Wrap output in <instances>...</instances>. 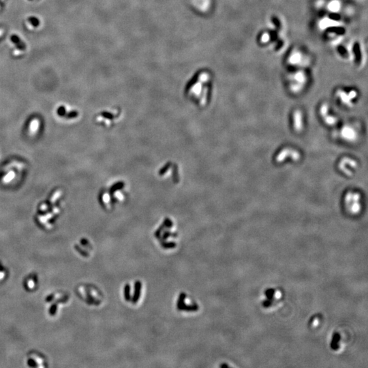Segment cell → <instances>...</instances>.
Segmentation results:
<instances>
[{
	"label": "cell",
	"mask_w": 368,
	"mask_h": 368,
	"mask_svg": "<svg viewBox=\"0 0 368 368\" xmlns=\"http://www.w3.org/2000/svg\"><path fill=\"white\" fill-rule=\"evenodd\" d=\"M213 87V76L207 70L198 71L187 81L184 95L199 109H204L211 101Z\"/></svg>",
	"instance_id": "6da1fadb"
},
{
	"label": "cell",
	"mask_w": 368,
	"mask_h": 368,
	"mask_svg": "<svg viewBox=\"0 0 368 368\" xmlns=\"http://www.w3.org/2000/svg\"><path fill=\"white\" fill-rule=\"evenodd\" d=\"M128 197V183L123 180H118L103 190L100 196L101 204L104 209H113L124 203Z\"/></svg>",
	"instance_id": "7a4b0ae2"
},
{
	"label": "cell",
	"mask_w": 368,
	"mask_h": 368,
	"mask_svg": "<svg viewBox=\"0 0 368 368\" xmlns=\"http://www.w3.org/2000/svg\"><path fill=\"white\" fill-rule=\"evenodd\" d=\"M310 79L308 68L290 69L285 76L286 85L291 93L299 95L308 87Z\"/></svg>",
	"instance_id": "3957f363"
},
{
	"label": "cell",
	"mask_w": 368,
	"mask_h": 368,
	"mask_svg": "<svg viewBox=\"0 0 368 368\" xmlns=\"http://www.w3.org/2000/svg\"><path fill=\"white\" fill-rule=\"evenodd\" d=\"M285 63L290 69L308 68L312 64V59L304 48L296 46L288 53Z\"/></svg>",
	"instance_id": "277c9868"
},
{
	"label": "cell",
	"mask_w": 368,
	"mask_h": 368,
	"mask_svg": "<svg viewBox=\"0 0 368 368\" xmlns=\"http://www.w3.org/2000/svg\"><path fill=\"white\" fill-rule=\"evenodd\" d=\"M334 97L338 103L345 108H352L357 103L359 91L354 88L340 87L334 93Z\"/></svg>",
	"instance_id": "5b68a950"
},
{
	"label": "cell",
	"mask_w": 368,
	"mask_h": 368,
	"mask_svg": "<svg viewBox=\"0 0 368 368\" xmlns=\"http://www.w3.org/2000/svg\"><path fill=\"white\" fill-rule=\"evenodd\" d=\"M344 206L345 209L350 214L357 215L361 212L362 204V195L359 192L350 190L344 196Z\"/></svg>",
	"instance_id": "8992f818"
},
{
	"label": "cell",
	"mask_w": 368,
	"mask_h": 368,
	"mask_svg": "<svg viewBox=\"0 0 368 368\" xmlns=\"http://www.w3.org/2000/svg\"><path fill=\"white\" fill-rule=\"evenodd\" d=\"M338 135L341 140L346 143H355L361 136V130L357 124L346 123L339 129Z\"/></svg>",
	"instance_id": "52a82bcc"
},
{
	"label": "cell",
	"mask_w": 368,
	"mask_h": 368,
	"mask_svg": "<svg viewBox=\"0 0 368 368\" xmlns=\"http://www.w3.org/2000/svg\"><path fill=\"white\" fill-rule=\"evenodd\" d=\"M122 116V112L119 108L113 107L111 110L104 111L97 117V121L107 128L115 126Z\"/></svg>",
	"instance_id": "ba28073f"
},
{
	"label": "cell",
	"mask_w": 368,
	"mask_h": 368,
	"mask_svg": "<svg viewBox=\"0 0 368 368\" xmlns=\"http://www.w3.org/2000/svg\"><path fill=\"white\" fill-rule=\"evenodd\" d=\"M365 53L363 44L356 40L350 44V61L356 68H363L365 64Z\"/></svg>",
	"instance_id": "9c48e42d"
},
{
	"label": "cell",
	"mask_w": 368,
	"mask_h": 368,
	"mask_svg": "<svg viewBox=\"0 0 368 368\" xmlns=\"http://www.w3.org/2000/svg\"><path fill=\"white\" fill-rule=\"evenodd\" d=\"M324 40L329 44L338 46L340 44L346 35V29L344 25L336 26L324 31Z\"/></svg>",
	"instance_id": "30bf717a"
},
{
	"label": "cell",
	"mask_w": 368,
	"mask_h": 368,
	"mask_svg": "<svg viewBox=\"0 0 368 368\" xmlns=\"http://www.w3.org/2000/svg\"><path fill=\"white\" fill-rule=\"evenodd\" d=\"M319 115L324 124L329 126H334L338 124L339 118L327 102L322 103L319 107Z\"/></svg>",
	"instance_id": "8fae6325"
},
{
	"label": "cell",
	"mask_w": 368,
	"mask_h": 368,
	"mask_svg": "<svg viewBox=\"0 0 368 368\" xmlns=\"http://www.w3.org/2000/svg\"><path fill=\"white\" fill-rule=\"evenodd\" d=\"M301 158V153L297 149L291 147H285L276 154L275 160L277 163L282 164L285 162H288V160L291 162H298Z\"/></svg>",
	"instance_id": "7c38bea8"
},
{
	"label": "cell",
	"mask_w": 368,
	"mask_h": 368,
	"mask_svg": "<svg viewBox=\"0 0 368 368\" xmlns=\"http://www.w3.org/2000/svg\"><path fill=\"white\" fill-rule=\"evenodd\" d=\"M265 297L263 304L267 309H275L279 307L283 297L281 291L275 288L268 289L265 292Z\"/></svg>",
	"instance_id": "4fadbf2b"
},
{
	"label": "cell",
	"mask_w": 368,
	"mask_h": 368,
	"mask_svg": "<svg viewBox=\"0 0 368 368\" xmlns=\"http://www.w3.org/2000/svg\"><path fill=\"white\" fill-rule=\"evenodd\" d=\"M338 168L342 173L347 177H352L359 168L357 160L351 157H343L338 163Z\"/></svg>",
	"instance_id": "5bb4252c"
},
{
	"label": "cell",
	"mask_w": 368,
	"mask_h": 368,
	"mask_svg": "<svg viewBox=\"0 0 368 368\" xmlns=\"http://www.w3.org/2000/svg\"><path fill=\"white\" fill-rule=\"evenodd\" d=\"M343 25V21L339 14L329 13L328 15H325L319 19L317 25L318 29L324 32L327 29L336 26H342Z\"/></svg>",
	"instance_id": "9a60e30c"
},
{
	"label": "cell",
	"mask_w": 368,
	"mask_h": 368,
	"mask_svg": "<svg viewBox=\"0 0 368 368\" xmlns=\"http://www.w3.org/2000/svg\"><path fill=\"white\" fill-rule=\"evenodd\" d=\"M179 168L177 164L173 162H168L166 163L162 168H160L158 174L160 177L166 179H171L175 182L179 181Z\"/></svg>",
	"instance_id": "2e32d148"
},
{
	"label": "cell",
	"mask_w": 368,
	"mask_h": 368,
	"mask_svg": "<svg viewBox=\"0 0 368 368\" xmlns=\"http://www.w3.org/2000/svg\"><path fill=\"white\" fill-rule=\"evenodd\" d=\"M280 36V34L274 32L271 29L264 30L258 36V42L262 46H270L276 38Z\"/></svg>",
	"instance_id": "e0dca14e"
},
{
	"label": "cell",
	"mask_w": 368,
	"mask_h": 368,
	"mask_svg": "<svg viewBox=\"0 0 368 368\" xmlns=\"http://www.w3.org/2000/svg\"><path fill=\"white\" fill-rule=\"evenodd\" d=\"M305 115L301 109H296L292 115V126L297 133L302 132L305 129Z\"/></svg>",
	"instance_id": "ac0fdd59"
},
{
	"label": "cell",
	"mask_w": 368,
	"mask_h": 368,
	"mask_svg": "<svg viewBox=\"0 0 368 368\" xmlns=\"http://www.w3.org/2000/svg\"><path fill=\"white\" fill-rule=\"evenodd\" d=\"M27 357V363L29 367H45L47 366L46 363V359L38 352H29Z\"/></svg>",
	"instance_id": "d6986e66"
},
{
	"label": "cell",
	"mask_w": 368,
	"mask_h": 368,
	"mask_svg": "<svg viewBox=\"0 0 368 368\" xmlns=\"http://www.w3.org/2000/svg\"><path fill=\"white\" fill-rule=\"evenodd\" d=\"M342 6V0H326L324 9L330 14H340Z\"/></svg>",
	"instance_id": "ffe728a7"
},
{
	"label": "cell",
	"mask_w": 368,
	"mask_h": 368,
	"mask_svg": "<svg viewBox=\"0 0 368 368\" xmlns=\"http://www.w3.org/2000/svg\"><path fill=\"white\" fill-rule=\"evenodd\" d=\"M268 27L271 30H273L278 34H281L283 30L284 25L281 19L278 17L274 15L270 17L268 21Z\"/></svg>",
	"instance_id": "44dd1931"
},
{
	"label": "cell",
	"mask_w": 368,
	"mask_h": 368,
	"mask_svg": "<svg viewBox=\"0 0 368 368\" xmlns=\"http://www.w3.org/2000/svg\"><path fill=\"white\" fill-rule=\"evenodd\" d=\"M336 54L344 61H350V45L346 46L344 44H338L335 46Z\"/></svg>",
	"instance_id": "7402d4cb"
},
{
	"label": "cell",
	"mask_w": 368,
	"mask_h": 368,
	"mask_svg": "<svg viewBox=\"0 0 368 368\" xmlns=\"http://www.w3.org/2000/svg\"><path fill=\"white\" fill-rule=\"evenodd\" d=\"M11 40L14 44L16 45V48L13 50V54L17 56L21 55L23 53V50L25 48V44H24V42L17 35H12L11 37Z\"/></svg>",
	"instance_id": "603a6c76"
},
{
	"label": "cell",
	"mask_w": 368,
	"mask_h": 368,
	"mask_svg": "<svg viewBox=\"0 0 368 368\" xmlns=\"http://www.w3.org/2000/svg\"><path fill=\"white\" fill-rule=\"evenodd\" d=\"M38 277L37 275H29L28 277H26L24 282V286L27 291H32L36 289L38 286Z\"/></svg>",
	"instance_id": "cb8c5ba5"
},
{
	"label": "cell",
	"mask_w": 368,
	"mask_h": 368,
	"mask_svg": "<svg viewBox=\"0 0 368 368\" xmlns=\"http://www.w3.org/2000/svg\"><path fill=\"white\" fill-rule=\"evenodd\" d=\"M285 46H286L285 40L283 38H282L281 36H279L275 39V41L272 43V44L270 46H271L272 50H273L274 52L277 53V52L282 51V50H283V48L285 47Z\"/></svg>",
	"instance_id": "d4e9b609"
},
{
	"label": "cell",
	"mask_w": 368,
	"mask_h": 368,
	"mask_svg": "<svg viewBox=\"0 0 368 368\" xmlns=\"http://www.w3.org/2000/svg\"><path fill=\"white\" fill-rule=\"evenodd\" d=\"M331 348L334 350H340L342 347V339L341 335L338 333H335V334L333 336V339L331 344Z\"/></svg>",
	"instance_id": "484cf974"
},
{
	"label": "cell",
	"mask_w": 368,
	"mask_h": 368,
	"mask_svg": "<svg viewBox=\"0 0 368 368\" xmlns=\"http://www.w3.org/2000/svg\"><path fill=\"white\" fill-rule=\"evenodd\" d=\"M141 288H142V284L140 281H136L134 284V292L133 297H132V301L134 304L138 302V299H140V293H141Z\"/></svg>",
	"instance_id": "4316f807"
},
{
	"label": "cell",
	"mask_w": 368,
	"mask_h": 368,
	"mask_svg": "<svg viewBox=\"0 0 368 368\" xmlns=\"http://www.w3.org/2000/svg\"><path fill=\"white\" fill-rule=\"evenodd\" d=\"M26 24L29 29H32L34 28H36V27H38L39 25H40V21H39L38 19H37L36 17H29V18L27 19Z\"/></svg>",
	"instance_id": "83f0119b"
},
{
	"label": "cell",
	"mask_w": 368,
	"mask_h": 368,
	"mask_svg": "<svg viewBox=\"0 0 368 368\" xmlns=\"http://www.w3.org/2000/svg\"><path fill=\"white\" fill-rule=\"evenodd\" d=\"M186 299V294L184 293H181L179 295V298H178L177 302V309L178 310L181 311L183 309V306L185 305V300Z\"/></svg>",
	"instance_id": "f1b7e54d"
},
{
	"label": "cell",
	"mask_w": 368,
	"mask_h": 368,
	"mask_svg": "<svg viewBox=\"0 0 368 368\" xmlns=\"http://www.w3.org/2000/svg\"><path fill=\"white\" fill-rule=\"evenodd\" d=\"M326 0H314V8L316 10H320L324 9L325 8Z\"/></svg>",
	"instance_id": "f546056e"
},
{
	"label": "cell",
	"mask_w": 368,
	"mask_h": 368,
	"mask_svg": "<svg viewBox=\"0 0 368 368\" xmlns=\"http://www.w3.org/2000/svg\"><path fill=\"white\" fill-rule=\"evenodd\" d=\"M124 297L126 301H130L132 299L130 295V285L129 284H126L124 286Z\"/></svg>",
	"instance_id": "4dcf8cb0"
},
{
	"label": "cell",
	"mask_w": 368,
	"mask_h": 368,
	"mask_svg": "<svg viewBox=\"0 0 368 368\" xmlns=\"http://www.w3.org/2000/svg\"><path fill=\"white\" fill-rule=\"evenodd\" d=\"M198 310H199V306L196 304L190 305H187L185 304L183 309H182V310L185 311V312H196Z\"/></svg>",
	"instance_id": "1f68e13d"
},
{
	"label": "cell",
	"mask_w": 368,
	"mask_h": 368,
	"mask_svg": "<svg viewBox=\"0 0 368 368\" xmlns=\"http://www.w3.org/2000/svg\"><path fill=\"white\" fill-rule=\"evenodd\" d=\"M161 245L162 248H164V249H171V248H174L177 246L176 243L174 241H170V242L162 241Z\"/></svg>",
	"instance_id": "d6a6232c"
},
{
	"label": "cell",
	"mask_w": 368,
	"mask_h": 368,
	"mask_svg": "<svg viewBox=\"0 0 368 368\" xmlns=\"http://www.w3.org/2000/svg\"><path fill=\"white\" fill-rule=\"evenodd\" d=\"M7 277V271L5 268L0 264V282H2Z\"/></svg>",
	"instance_id": "836d02e7"
},
{
	"label": "cell",
	"mask_w": 368,
	"mask_h": 368,
	"mask_svg": "<svg viewBox=\"0 0 368 368\" xmlns=\"http://www.w3.org/2000/svg\"><path fill=\"white\" fill-rule=\"evenodd\" d=\"M65 115L66 118L73 119V118H76V117L79 116V113H78L77 111H71V112L68 113L66 115Z\"/></svg>",
	"instance_id": "e575fe53"
},
{
	"label": "cell",
	"mask_w": 368,
	"mask_h": 368,
	"mask_svg": "<svg viewBox=\"0 0 368 368\" xmlns=\"http://www.w3.org/2000/svg\"><path fill=\"white\" fill-rule=\"evenodd\" d=\"M311 325H312L313 327H315V326H318V318H316V317H314V318H312V321H311Z\"/></svg>",
	"instance_id": "d590c367"
},
{
	"label": "cell",
	"mask_w": 368,
	"mask_h": 368,
	"mask_svg": "<svg viewBox=\"0 0 368 368\" xmlns=\"http://www.w3.org/2000/svg\"><path fill=\"white\" fill-rule=\"evenodd\" d=\"M3 29H0V36H1V34H3Z\"/></svg>",
	"instance_id": "8d00e7d4"
}]
</instances>
